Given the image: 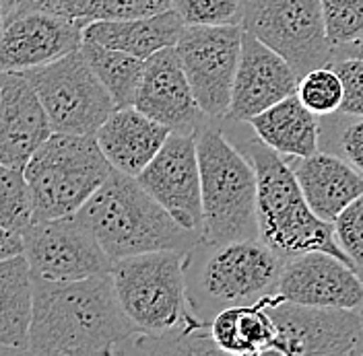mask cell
<instances>
[{
    "instance_id": "obj_19",
    "label": "cell",
    "mask_w": 363,
    "mask_h": 356,
    "mask_svg": "<svg viewBox=\"0 0 363 356\" xmlns=\"http://www.w3.org/2000/svg\"><path fill=\"white\" fill-rule=\"evenodd\" d=\"M169 134L172 130L167 126L130 105L113 110L95 138L113 169L138 178L163 149Z\"/></svg>"
},
{
    "instance_id": "obj_10",
    "label": "cell",
    "mask_w": 363,
    "mask_h": 356,
    "mask_svg": "<svg viewBox=\"0 0 363 356\" xmlns=\"http://www.w3.org/2000/svg\"><path fill=\"white\" fill-rule=\"evenodd\" d=\"M242 45V25H186L176 44L194 97L208 120H223L229 112Z\"/></svg>"
},
{
    "instance_id": "obj_23",
    "label": "cell",
    "mask_w": 363,
    "mask_h": 356,
    "mask_svg": "<svg viewBox=\"0 0 363 356\" xmlns=\"http://www.w3.org/2000/svg\"><path fill=\"white\" fill-rule=\"evenodd\" d=\"M33 321V272L25 255L0 260V348L29 355Z\"/></svg>"
},
{
    "instance_id": "obj_5",
    "label": "cell",
    "mask_w": 363,
    "mask_h": 356,
    "mask_svg": "<svg viewBox=\"0 0 363 356\" xmlns=\"http://www.w3.org/2000/svg\"><path fill=\"white\" fill-rule=\"evenodd\" d=\"M285 260L260 239L227 243L201 241L188 249V294L206 323L227 307L279 294Z\"/></svg>"
},
{
    "instance_id": "obj_15",
    "label": "cell",
    "mask_w": 363,
    "mask_h": 356,
    "mask_svg": "<svg viewBox=\"0 0 363 356\" xmlns=\"http://www.w3.org/2000/svg\"><path fill=\"white\" fill-rule=\"evenodd\" d=\"M85 23L56 17L42 11H21L2 23L0 67L29 70L60 60L83 45Z\"/></svg>"
},
{
    "instance_id": "obj_24",
    "label": "cell",
    "mask_w": 363,
    "mask_h": 356,
    "mask_svg": "<svg viewBox=\"0 0 363 356\" xmlns=\"http://www.w3.org/2000/svg\"><path fill=\"white\" fill-rule=\"evenodd\" d=\"M211 335L225 355H272L279 330L262 299L217 313L211 321Z\"/></svg>"
},
{
    "instance_id": "obj_36",
    "label": "cell",
    "mask_w": 363,
    "mask_h": 356,
    "mask_svg": "<svg viewBox=\"0 0 363 356\" xmlns=\"http://www.w3.org/2000/svg\"><path fill=\"white\" fill-rule=\"evenodd\" d=\"M27 0H0V6H2V23H6L9 19H13L17 13H21L25 8Z\"/></svg>"
},
{
    "instance_id": "obj_9",
    "label": "cell",
    "mask_w": 363,
    "mask_h": 356,
    "mask_svg": "<svg viewBox=\"0 0 363 356\" xmlns=\"http://www.w3.org/2000/svg\"><path fill=\"white\" fill-rule=\"evenodd\" d=\"M242 27L279 52L299 76L335 58L322 0H246Z\"/></svg>"
},
{
    "instance_id": "obj_6",
    "label": "cell",
    "mask_w": 363,
    "mask_h": 356,
    "mask_svg": "<svg viewBox=\"0 0 363 356\" xmlns=\"http://www.w3.org/2000/svg\"><path fill=\"white\" fill-rule=\"evenodd\" d=\"M199 161L204 243L260 239L258 176L252 161L229 142L221 128L211 124L199 130Z\"/></svg>"
},
{
    "instance_id": "obj_2",
    "label": "cell",
    "mask_w": 363,
    "mask_h": 356,
    "mask_svg": "<svg viewBox=\"0 0 363 356\" xmlns=\"http://www.w3.org/2000/svg\"><path fill=\"white\" fill-rule=\"evenodd\" d=\"M138 334L122 309L112 274L81 280L33 276L29 355H113Z\"/></svg>"
},
{
    "instance_id": "obj_28",
    "label": "cell",
    "mask_w": 363,
    "mask_h": 356,
    "mask_svg": "<svg viewBox=\"0 0 363 356\" xmlns=\"http://www.w3.org/2000/svg\"><path fill=\"white\" fill-rule=\"evenodd\" d=\"M337 115L339 117H322L326 124L324 134L328 138V149L363 176V115Z\"/></svg>"
},
{
    "instance_id": "obj_22",
    "label": "cell",
    "mask_w": 363,
    "mask_h": 356,
    "mask_svg": "<svg viewBox=\"0 0 363 356\" xmlns=\"http://www.w3.org/2000/svg\"><path fill=\"white\" fill-rule=\"evenodd\" d=\"M254 134L285 159L310 156L320 151V122L297 93L274 103L248 122Z\"/></svg>"
},
{
    "instance_id": "obj_38",
    "label": "cell",
    "mask_w": 363,
    "mask_h": 356,
    "mask_svg": "<svg viewBox=\"0 0 363 356\" xmlns=\"http://www.w3.org/2000/svg\"><path fill=\"white\" fill-rule=\"evenodd\" d=\"M357 311L362 313V319H363V305H362V307H359V309H357Z\"/></svg>"
},
{
    "instance_id": "obj_26",
    "label": "cell",
    "mask_w": 363,
    "mask_h": 356,
    "mask_svg": "<svg viewBox=\"0 0 363 356\" xmlns=\"http://www.w3.org/2000/svg\"><path fill=\"white\" fill-rule=\"evenodd\" d=\"M33 219V196L25 171L2 165L0 169V229L25 233Z\"/></svg>"
},
{
    "instance_id": "obj_27",
    "label": "cell",
    "mask_w": 363,
    "mask_h": 356,
    "mask_svg": "<svg viewBox=\"0 0 363 356\" xmlns=\"http://www.w3.org/2000/svg\"><path fill=\"white\" fill-rule=\"evenodd\" d=\"M297 97L310 112L316 113L318 117L337 115L342 105L345 85L339 72L330 64L318 67L306 72L303 76H299Z\"/></svg>"
},
{
    "instance_id": "obj_8",
    "label": "cell",
    "mask_w": 363,
    "mask_h": 356,
    "mask_svg": "<svg viewBox=\"0 0 363 356\" xmlns=\"http://www.w3.org/2000/svg\"><path fill=\"white\" fill-rule=\"evenodd\" d=\"M44 103L52 130L95 136L116 110L113 97L89 67L83 50H74L45 67L23 70Z\"/></svg>"
},
{
    "instance_id": "obj_29",
    "label": "cell",
    "mask_w": 363,
    "mask_h": 356,
    "mask_svg": "<svg viewBox=\"0 0 363 356\" xmlns=\"http://www.w3.org/2000/svg\"><path fill=\"white\" fill-rule=\"evenodd\" d=\"M322 13L335 52L363 35V0H322Z\"/></svg>"
},
{
    "instance_id": "obj_32",
    "label": "cell",
    "mask_w": 363,
    "mask_h": 356,
    "mask_svg": "<svg viewBox=\"0 0 363 356\" xmlns=\"http://www.w3.org/2000/svg\"><path fill=\"white\" fill-rule=\"evenodd\" d=\"M174 8V0H91V21H126Z\"/></svg>"
},
{
    "instance_id": "obj_34",
    "label": "cell",
    "mask_w": 363,
    "mask_h": 356,
    "mask_svg": "<svg viewBox=\"0 0 363 356\" xmlns=\"http://www.w3.org/2000/svg\"><path fill=\"white\" fill-rule=\"evenodd\" d=\"M23 11H42L85 25L91 23V0H27Z\"/></svg>"
},
{
    "instance_id": "obj_13",
    "label": "cell",
    "mask_w": 363,
    "mask_h": 356,
    "mask_svg": "<svg viewBox=\"0 0 363 356\" xmlns=\"http://www.w3.org/2000/svg\"><path fill=\"white\" fill-rule=\"evenodd\" d=\"M143 188L188 231L204 226L199 132H172L157 156L138 176Z\"/></svg>"
},
{
    "instance_id": "obj_18",
    "label": "cell",
    "mask_w": 363,
    "mask_h": 356,
    "mask_svg": "<svg viewBox=\"0 0 363 356\" xmlns=\"http://www.w3.org/2000/svg\"><path fill=\"white\" fill-rule=\"evenodd\" d=\"M54 134L31 81L17 70L0 79V163L25 169L33 153Z\"/></svg>"
},
{
    "instance_id": "obj_4",
    "label": "cell",
    "mask_w": 363,
    "mask_h": 356,
    "mask_svg": "<svg viewBox=\"0 0 363 356\" xmlns=\"http://www.w3.org/2000/svg\"><path fill=\"white\" fill-rule=\"evenodd\" d=\"M238 149L252 161L258 176L260 241L283 260L308 251H328L355 268L340 249L333 223L320 219L308 204L289 161L258 136L242 138Z\"/></svg>"
},
{
    "instance_id": "obj_35",
    "label": "cell",
    "mask_w": 363,
    "mask_h": 356,
    "mask_svg": "<svg viewBox=\"0 0 363 356\" xmlns=\"http://www.w3.org/2000/svg\"><path fill=\"white\" fill-rule=\"evenodd\" d=\"M25 255V235L19 231L0 229V260Z\"/></svg>"
},
{
    "instance_id": "obj_33",
    "label": "cell",
    "mask_w": 363,
    "mask_h": 356,
    "mask_svg": "<svg viewBox=\"0 0 363 356\" xmlns=\"http://www.w3.org/2000/svg\"><path fill=\"white\" fill-rule=\"evenodd\" d=\"M330 67L339 72L345 85V97L339 113L363 115V58L335 56Z\"/></svg>"
},
{
    "instance_id": "obj_17",
    "label": "cell",
    "mask_w": 363,
    "mask_h": 356,
    "mask_svg": "<svg viewBox=\"0 0 363 356\" xmlns=\"http://www.w3.org/2000/svg\"><path fill=\"white\" fill-rule=\"evenodd\" d=\"M135 108L172 132H199L208 120L194 97L176 45L147 58Z\"/></svg>"
},
{
    "instance_id": "obj_31",
    "label": "cell",
    "mask_w": 363,
    "mask_h": 356,
    "mask_svg": "<svg viewBox=\"0 0 363 356\" xmlns=\"http://www.w3.org/2000/svg\"><path fill=\"white\" fill-rule=\"evenodd\" d=\"M333 229L340 249L349 255L357 274L363 278V194L335 219Z\"/></svg>"
},
{
    "instance_id": "obj_1",
    "label": "cell",
    "mask_w": 363,
    "mask_h": 356,
    "mask_svg": "<svg viewBox=\"0 0 363 356\" xmlns=\"http://www.w3.org/2000/svg\"><path fill=\"white\" fill-rule=\"evenodd\" d=\"M188 249H163L113 262V282L122 309L140 334L126 350L155 355L221 352L188 294ZM124 350V352H126Z\"/></svg>"
},
{
    "instance_id": "obj_14",
    "label": "cell",
    "mask_w": 363,
    "mask_h": 356,
    "mask_svg": "<svg viewBox=\"0 0 363 356\" xmlns=\"http://www.w3.org/2000/svg\"><path fill=\"white\" fill-rule=\"evenodd\" d=\"M279 294L285 301L310 307L359 309L363 278L355 268L328 251H308L285 260Z\"/></svg>"
},
{
    "instance_id": "obj_20",
    "label": "cell",
    "mask_w": 363,
    "mask_h": 356,
    "mask_svg": "<svg viewBox=\"0 0 363 356\" xmlns=\"http://www.w3.org/2000/svg\"><path fill=\"white\" fill-rule=\"evenodd\" d=\"M287 161L308 204L328 223H335L340 212L363 194L362 173L330 151H318L310 156H294Z\"/></svg>"
},
{
    "instance_id": "obj_21",
    "label": "cell",
    "mask_w": 363,
    "mask_h": 356,
    "mask_svg": "<svg viewBox=\"0 0 363 356\" xmlns=\"http://www.w3.org/2000/svg\"><path fill=\"white\" fill-rule=\"evenodd\" d=\"M186 23L176 8L143 19L126 21H91L85 25L83 38L89 42L128 52L143 60L151 58L159 50L180 42Z\"/></svg>"
},
{
    "instance_id": "obj_7",
    "label": "cell",
    "mask_w": 363,
    "mask_h": 356,
    "mask_svg": "<svg viewBox=\"0 0 363 356\" xmlns=\"http://www.w3.org/2000/svg\"><path fill=\"white\" fill-rule=\"evenodd\" d=\"M33 196V219L77 214L110 178L113 165L91 134L54 132L25 165Z\"/></svg>"
},
{
    "instance_id": "obj_11",
    "label": "cell",
    "mask_w": 363,
    "mask_h": 356,
    "mask_svg": "<svg viewBox=\"0 0 363 356\" xmlns=\"http://www.w3.org/2000/svg\"><path fill=\"white\" fill-rule=\"evenodd\" d=\"M277 323L272 355H363V319L357 309H326L285 301L281 294L264 299Z\"/></svg>"
},
{
    "instance_id": "obj_30",
    "label": "cell",
    "mask_w": 363,
    "mask_h": 356,
    "mask_svg": "<svg viewBox=\"0 0 363 356\" xmlns=\"http://www.w3.org/2000/svg\"><path fill=\"white\" fill-rule=\"evenodd\" d=\"M246 0H174L186 25H242Z\"/></svg>"
},
{
    "instance_id": "obj_12",
    "label": "cell",
    "mask_w": 363,
    "mask_h": 356,
    "mask_svg": "<svg viewBox=\"0 0 363 356\" xmlns=\"http://www.w3.org/2000/svg\"><path fill=\"white\" fill-rule=\"evenodd\" d=\"M25 258L33 276L48 280H81L112 274L113 260L89 226L74 214L38 221L25 233Z\"/></svg>"
},
{
    "instance_id": "obj_3",
    "label": "cell",
    "mask_w": 363,
    "mask_h": 356,
    "mask_svg": "<svg viewBox=\"0 0 363 356\" xmlns=\"http://www.w3.org/2000/svg\"><path fill=\"white\" fill-rule=\"evenodd\" d=\"M104 245L113 262L147 251L192 249L201 233L182 226L138 181L113 169L74 214Z\"/></svg>"
},
{
    "instance_id": "obj_37",
    "label": "cell",
    "mask_w": 363,
    "mask_h": 356,
    "mask_svg": "<svg viewBox=\"0 0 363 356\" xmlns=\"http://www.w3.org/2000/svg\"><path fill=\"white\" fill-rule=\"evenodd\" d=\"M335 56H355V58H363V35H359L355 42L339 47L335 52Z\"/></svg>"
},
{
    "instance_id": "obj_25",
    "label": "cell",
    "mask_w": 363,
    "mask_h": 356,
    "mask_svg": "<svg viewBox=\"0 0 363 356\" xmlns=\"http://www.w3.org/2000/svg\"><path fill=\"white\" fill-rule=\"evenodd\" d=\"M81 50L89 67L93 68V72L97 74V79L110 91L116 110L135 105L147 60L133 56L128 52L116 50V47L89 42V40H83Z\"/></svg>"
},
{
    "instance_id": "obj_16",
    "label": "cell",
    "mask_w": 363,
    "mask_h": 356,
    "mask_svg": "<svg viewBox=\"0 0 363 356\" xmlns=\"http://www.w3.org/2000/svg\"><path fill=\"white\" fill-rule=\"evenodd\" d=\"M297 83L299 74L279 52L244 31L242 58L225 120L238 124L250 122L254 115L295 95Z\"/></svg>"
}]
</instances>
